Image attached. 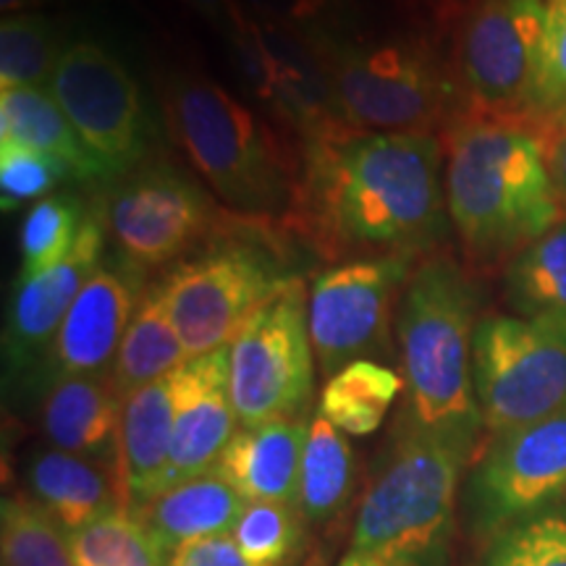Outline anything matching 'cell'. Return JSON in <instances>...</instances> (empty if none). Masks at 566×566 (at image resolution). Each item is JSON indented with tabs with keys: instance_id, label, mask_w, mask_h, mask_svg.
<instances>
[{
	"instance_id": "obj_1",
	"label": "cell",
	"mask_w": 566,
	"mask_h": 566,
	"mask_svg": "<svg viewBox=\"0 0 566 566\" xmlns=\"http://www.w3.org/2000/svg\"><path fill=\"white\" fill-rule=\"evenodd\" d=\"M302 181L283 223L328 263L433 254L449 233L443 142L433 132H359L346 124L300 139Z\"/></svg>"
},
{
	"instance_id": "obj_2",
	"label": "cell",
	"mask_w": 566,
	"mask_h": 566,
	"mask_svg": "<svg viewBox=\"0 0 566 566\" xmlns=\"http://www.w3.org/2000/svg\"><path fill=\"white\" fill-rule=\"evenodd\" d=\"M443 153L449 218L472 263H509L566 216L546 142L530 126L459 116Z\"/></svg>"
},
{
	"instance_id": "obj_3",
	"label": "cell",
	"mask_w": 566,
	"mask_h": 566,
	"mask_svg": "<svg viewBox=\"0 0 566 566\" xmlns=\"http://www.w3.org/2000/svg\"><path fill=\"white\" fill-rule=\"evenodd\" d=\"M163 113L176 147L226 210L283 231L300 197V139L294 147L208 76H168Z\"/></svg>"
},
{
	"instance_id": "obj_4",
	"label": "cell",
	"mask_w": 566,
	"mask_h": 566,
	"mask_svg": "<svg viewBox=\"0 0 566 566\" xmlns=\"http://www.w3.org/2000/svg\"><path fill=\"white\" fill-rule=\"evenodd\" d=\"M475 310L470 275L446 252L424 254L396 304L407 386L401 417L470 446L485 428L472 380Z\"/></svg>"
},
{
	"instance_id": "obj_5",
	"label": "cell",
	"mask_w": 566,
	"mask_h": 566,
	"mask_svg": "<svg viewBox=\"0 0 566 566\" xmlns=\"http://www.w3.org/2000/svg\"><path fill=\"white\" fill-rule=\"evenodd\" d=\"M475 446L399 417L352 533V551L405 566H443L459 483Z\"/></svg>"
},
{
	"instance_id": "obj_6",
	"label": "cell",
	"mask_w": 566,
	"mask_h": 566,
	"mask_svg": "<svg viewBox=\"0 0 566 566\" xmlns=\"http://www.w3.org/2000/svg\"><path fill=\"white\" fill-rule=\"evenodd\" d=\"M283 231L250 221L158 281L187 357L226 349L247 321L296 275L283 254Z\"/></svg>"
},
{
	"instance_id": "obj_7",
	"label": "cell",
	"mask_w": 566,
	"mask_h": 566,
	"mask_svg": "<svg viewBox=\"0 0 566 566\" xmlns=\"http://www.w3.org/2000/svg\"><path fill=\"white\" fill-rule=\"evenodd\" d=\"M338 118L359 132H433L454 122L459 82L424 42L317 48Z\"/></svg>"
},
{
	"instance_id": "obj_8",
	"label": "cell",
	"mask_w": 566,
	"mask_h": 566,
	"mask_svg": "<svg viewBox=\"0 0 566 566\" xmlns=\"http://www.w3.org/2000/svg\"><path fill=\"white\" fill-rule=\"evenodd\" d=\"M118 258L139 271L179 265L250 223L163 160H147L113 184L103 205Z\"/></svg>"
},
{
	"instance_id": "obj_9",
	"label": "cell",
	"mask_w": 566,
	"mask_h": 566,
	"mask_svg": "<svg viewBox=\"0 0 566 566\" xmlns=\"http://www.w3.org/2000/svg\"><path fill=\"white\" fill-rule=\"evenodd\" d=\"M472 380L491 436L566 412V321L483 317L472 338Z\"/></svg>"
},
{
	"instance_id": "obj_10",
	"label": "cell",
	"mask_w": 566,
	"mask_h": 566,
	"mask_svg": "<svg viewBox=\"0 0 566 566\" xmlns=\"http://www.w3.org/2000/svg\"><path fill=\"white\" fill-rule=\"evenodd\" d=\"M304 279H292L231 344V399L239 428L304 417L315 388Z\"/></svg>"
},
{
	"instance_id": "obj_11",
	"label": "cell",
	"mask_w": 566,
	"mask_h": 566,
	"mask_svg": "<svg viewBox=\"0 0 566 566\" xmlns=\"http://www.w3.org/2000/svg\"><path fill=\"white\" fill-rule=\"evenodd\" d=\"M546 0H483L464 17L457 82L462 118L530 126Z\"/></svg>"
},
{
	"instance_id": "obj_12",
	"label": "cell",
	"mask_w": 566,
	"mask_h": 566,
	"mask_svg": "<svg viewBox=\"0 0 566 566\" xmlns=\"http://www.w3.org/2000/svg\"><path fill=\"white\" fill-rule=\"evenodd\" d=\"M566 499V412L491 438L464 480L470 533L495 537Z\"/></svg>"
},
{
	"instance_id": "obj_13",
	"label": "cell",
	"mask_w": 566,
	"mask_h": 566,
	"mask_svg": "<svg viewBox=\"0 0 566 566\" xmlns=\"http://www.w3.org/2000/svg\"><path fill=\"white\" fill-rule=\"evenodd\" d=\"M48 90L113 184L150 160L147 105L126 63L101 42L66 45Z\"/></svg>"
},
{
	"instance_id": "obj_14",
	"label": "cell",
	"mask_w": 566,
	"mask_h": 566,
	"mask_svg": "<svg viewBox=\"0 0 566 566\" xmlns=\"http://www.w3.org/2000/svg\"><path fill=\"white\" fill-rule=\"evenodd\" d=\"M420 254H380L325 268L310 283V338L321 370L342 367L386 352L388 321L405 292Z\"/></svg>"
},
{
	"instance_id": "obj_15",
	"label": "cell",
	"mask_w": 566,
	"mask_h": 566,
	"mask_svg": "<svg viewBox=\"0 0 566 566\" xmlns=\"http://www.w3.org/2000/svg\"><path fill=\"white\" fill-rule=\"evenodd\" d=\"M147 286L150 283L145 271L126 263L124 258H103L101 268L90 275L69 315L63 317L30 394L42 396L69 378L111 375L118 346Z\"/></svg>"
},
{
	"instance_id": "obj_16",
	"label": "cell",
	"mask_w": 566,
	"mask_h": 566,
	"mask_svg": "<svg viewBox=\"0 0 566 566\" xmlns=\"http://www.w3.org/2000/svg\"><path fill=\"white\" fill-rule=\"evenodd\" d=\"M105 210L92 205V212L66 260L51 271L27 281H13V294L3 325V384L30 391L34 375L45 363L55 334L71 304L103 263L105 252Z\"/></svg>"
},
{
	"instance_id": "obj_17",
	"label": "cell",
	"mask_w": 566,
	"mask_h": 566,
	"mask_svg": "<svg viewBox=\"0 0 566 566\" xmlns=\"http://www.w3.org/2000/svg\"><path fill=\"white\" fill-rule=\"evenodd\" d=\"M174 438L163 491L208 472L237 436L231 346L189 359L171 375ZM160 491V493H163Z\"/></svg>"
},
{
	"instance_id": "obj_18",
	"label": "cell",
	"mask_w": 566,
	"mask_h": 566,
	"mask_svg": "<svg viewBox=\"0 0 566 566\" xmlns=\"http://www.w3.org/2000/svg\"><path fill=\"white\" fill-rule=\"evenodd\" d=\"M40 399V424L48 446L90 459L118 478L124 396L111 375L61 380Z\"/></svg>"
},
{
	"instance_id": "obj_19",
	"label": "cell",
	"mask_w": 566,
	"mask_h": 566,
	"mask_svg": "<svg viewBox=\"0 0 566 566\" xmlns=\"http://www.w3.org/2000/svg\"><path fill=\"white\" fill-rule=\"evenodd\" d=\"M21 483L24 495H30L66 535L124 509L118 478L111 470L55 446H40L27 454Z\"/></svg>"
},
{
	"instance_id": "obj_20",
	"label": "cell",
	"mask_w": 566,
	"mask_h": 566,
	"mask_svg": "<svg viewBox=\"0 0 566 566\" xmlns=\"http://www.w3.org/2000/svg\"><path fill=\"white\" fill-rule=\"evenodd\" d=\"M307 436L310 422L304 417L239 428L216 462V470L247 504L271 501L296 506Z\"/></svg>"
},
{
	"instance_id": "obj_21",
	"label": "cell",
	"mask_w": 566,
	"mask_h": 566,
	"mask_svg": "<svg viewBox=\"0 0 566 566\" xmlns=\"http://www.w3.org/2000/svg\"><path fill=\"white\" fill-rule=\"evenodd\" d=\"M244 509L247 501L212 467L202 475L153 495L132 509V514L153 535L163 554L171 558L187 543L231 535Z\"/></svg>"
},
{
	"instance_id": "obj_22",
	"label": "cell",
	"mask_w": 566,
	"mask_h": 566,
	"mask_svg": "<svg viewBox=\"0 0 566 566\" xmlns=\"http://www.w3.org/2000/svg\"><path fill=\"white\" fill-rule=\"evenodd\" d=\"M174 438L171 375L124 399L118 438V488L124 509H137L163 491Z\"/></svg>"
},
{
	"instance_id": "obj_23",
	"label": "cell",
	"mask_w": 566,
	"mask_h": 566,
	"mask_svg": "<svg viewBox=\"0 0 566 566\" xmlns=\"http://www.w3.org/2000/svg\"><path fill=\"white\" fill-rule=\"evenodd\" d=\"M0 142L24 145L59 160L80 184H113L48 87L0 90Z\"/></svg>"
},
{
	"instance_id": "obj_24",
	"label": "cell",
	"mask_w": 566,
	"mask_h": 566,
	"mask_svg": "<svg viewBox=\"0 0 566 566\" xmlns=\"http://www.w3.org/2000/svg\"><path fill=\"white\" fill-rule=\"evenodd\" d=\"M184 363H189L187 349H184L171 315H168L160 283L155 281L147 286L137 313L126 328L111 378L126 399L139 388L174 375Z\"/></svg>"
},
{
	"instance_id": "obj_25",
	"label": "cell",
	"mask_w": 566,
	"mask_h": 566,
	"mask_svg": "<svg viewBox=\"0 0 566 566\" xmlns=\"http://www.w3.org/2000/svg\"><path fill=\"white\" fill-rule=\"evenodd\" d=\"M504 292L520 317L566 321V216L509 260Z\"/></svg>"
},
{
	"instance_id": "obj_26",
	"label": "cell",
	"mask_w": 566,
	"mask_h": 566,
	"mask_svg": "<svg viewBox=\"0 0 566 566\" xmlns=\"http://www.w3.org/2000/svg\"><path fill=\"white\" fill-rule=\"evenodd\" d=\"M357 462L354 449L342 430L331 424L323 415L310 420V436L302 457L300 499L296 509L313 525L334 520L349 501Z\"/></svg>"
},
{
	"instance_id": "obj_27",
	"label": "cell",
	"mask_w": 566,
	"mask_h": 566,
	"mask_svg": "<svg viewBox=\"0 0 566 566\" xmlns=\"http://www.w3.org/2000/svg\"><path fill=\"white\" fill-rule=\"evenodd\" d=\"M401 388L405 380L391 367L373 359H357L331 375L321 394L317 415L346 436H370L384 424Z\"/></svg>"
},
{
	"instance_id": "obj_28",
	"label": "cell",
	"mask_w": 566,
	"mask_h": 566,
	"mask_svg": "<svg viewBox=\"0 0 566 566\" xmlns=\"http://www.w3.org/2000/svg\"><path fill=\"white\" fill-rule=\"evenodd\" d=\"M92 205L71 192H53L34 202L19 231L21 265L17 281L34 279L69 258L87 223Z\"/></svg>"
},
{
	"instance_id": "obj_29",
	"label": "cell",
	"mask_w": 566,
	"mask_h": 566,
	"mask_svg": "<svg viewBox=\"0 0 566 566\" xmlns=\"http://www.w3.org/2000/svg\"><path fill=\"white\" fill-rule=\"evenodd\" d=\"M66 48L55 24L42 13L27 11L0 21V90L51 87Z\"/></svg>"
},
{
	"instance_id": "obj_30",
	"label": "cell",
	"mask_w": 566,
	"mask_h": 566,
	"mask_svg": "<svg viewBox=\"0 0 566 566\" xmlns=\"http://www.w3.org/2000/svg\"><path fill=\"white\" fill-rule=\"evenodd\" d=\"M3 566H76L69 535L30 495H9L0 504Z\"/></svg>"
},
{
	"instance_id": "obj_31",
	"label": "cell",
	"mask_w": 566,
	"mask_h": 566,
	"mask_svg": "<svg viewBox=\"0 0 566 566\" xmlns=\"http://www.w3.org/2000/svg\"><path fill=\"white\" fill-rule=\"evenodd\" d=\"M69 543L76 566H168V556L129 509L69 535Z\"/></svg>"
},
{
	"instance_id": "obj_32",
	"label": "cell",
	"mask_w": 566,
	"mask_h": 566,
	"mask_svg": "<svg viewBox=\"0 0 566 566\" xmlns=\"http://www.w3.org/2000/svg\"><path fill=\"white\" fill-rule=\"evenodd\" d=\"M304 516L289 504H247L233 527V543L254 566H286L302 548Z\"/></svg>"
},
{
	"instance_id": "obj_33",
	"label": "cell",
	"mask_w": 566,
	"mask_h": 566,
	"mask_svg": "<svg viewBox=\"0 0 566 566\" xmlns=\"http://www.w3.org/2000/svg\"><path fill=\"white\" fill-rule=\"evenodd\" d=\"M566 122V0H546L541 63L530 105V129Z\"/></svg>"
},
{
	"instance_id": "obj_34",
	"label": "cell",
	"mask_w": 566,
	"mask_h": 566,
	"mask_svg": "<svg viewBox=\"0 0 566 566\" xmlns=\"http://www.w3.org/2000/svg\"><path fill=\"white\" fill-rule=\"evenodd\" d=\"M483 566H566V512L551 509L495 535Z\"/></svg>"
},
{
	"instance_id": "obj_35",
	"label": "cell",
	"mask_w": 566,
	"mask_h": 566,
	"mask_svg": "<svg viewBox=\"0 0 566 566\" xmlns=\"http://www.w3.org/2000/svg\"><path fill=\"white\" fill-rule=\"evenodd\" d=\"M71 174L59 160L13 142H0V205L3 212L45 200Z\"/></svg>"
},
{
	"instance_id": "obj_36",
	"label": "cell",
	"mask_w": 566,
	"mask_h": 566,
	"mask_svg": "<svg viewBox=\"0 0 566 566\" xmlns=\"http://www.w3.org/2000/svg\"><path fill=\"white\" fill-rule=\"evenodd\" d=\"M168 566H254L242 556L231 535L205 537L181 546L168 558Z\"/></svg>"
},
{
	"instance_id": "obj_37",
	"label": "cell",
	"mask_w": 566,
	"mask_h": 566,
	"mask_svg": "<svg viewBox=\"0 0 566 566\" xmlns=\"http://www.w3.org/2000/svg\"><path fill=\"white\" fill-rule=\"evenodd\" d=\"M541 137L546 142V160L558 202H562V208L566 212V122L554 126V129L543 132Z\"/></svg>"
},
{
	"instance_id": "obj_38",
	"label": "cell",
	"mask_w": 566,
	"mask_h": 566,
	"mask_svg": "<svg viewBox=\"0 0 566 566\" xmlns=\"http://www.w3.org/2000/svg\"><path fill=\"white\" fill-rule=\"evenodd\" d=\"M424 3H428L430 17L436 21H449L462 17V13H470L483 0H424Z\"/></svg>"
},
{
	"instance_id": "obj_39",
	"label": "cell",
	"mask_w": 566,
	"mask_h": 566,
	"mask_svg": "<svg viewBox=\"0 0 566 566\" xmlns=\"http://www.w3.org/2000/svg\"><path fill=\"white\" fill-rule=\"evenodd\" d=\"M338 566H405V564H396V562H386V558H375V556H365V554H354L349 551V556L344 558Z\"/></svg>"
},
{
	"instance_id": "obj_40",
	"label": "cell",
	"mask_w": 566,
	"mask_h": 566,
	"mask_svg": "<svg viewBox=\"0 0 566 566\" xmlns=\"http://www.w3.org/2000/svg\"><path fill=\"white\" fill-rule=\"evenodd\" d=\"M34 3H38V0H0V9H3L6 17H13V13L32 11Z\"/></svg>"
},
{
	"instance_id": "obj_41",
	"label": "cell",
	"mask_w": 566,
	"mask_h": 566,
	"mask_svg": "<svg viewBox=\"0 0 566 566\" xmlns=\"http://www.w3.org/2000/svg\"><path fill=\"white\" fill-rule=\"evenodd\" d=\"M184 3L195 6V9H202L208 13H218L223 9V0H184Z\"/></svg>"
},
{
	"instance_id": "obj_42",
	"label": "cell",
	"mask_w": 566,
	"mask_h": 566,
	"mask_svg": "<svg viewBox=\"0 0 566 566\" xmlns=\"http://www.w3.org/2000/svg\"><path fill=\"white\" fill-rule=\"evenodd\" d=\"M564 504H566V499H564ZM564 512H566V506H564Z\"/></svg>"
},
{
	"instance_id": "obj_43",
	"label": "cell",
	"mask_w": 566,
	"mask_h": 566,
	"mask_svg": "<svg viewBox=\"0 0 566 566\" xmlns=\"http://www.w3.org/2000/svg\"><path fill=\"white\" fill-rule=\"evenodd\" d=\"M562 124H564V122H562Z\"/></svg>"
}]
</instances>
